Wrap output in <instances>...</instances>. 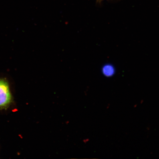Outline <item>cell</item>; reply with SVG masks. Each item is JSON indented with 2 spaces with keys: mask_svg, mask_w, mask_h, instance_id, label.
<instances>
[{
  "mask_svg": "<svg viewBox=\"0 0 159 159\" xmlns=\"http://www.w3.org/2000/svg\"><path fill=\"white\" fill-rule=\"evenodd\" d=\"M12 101L8 82L6 79H0V109L7 108Z\"/></svg>",
  "mask_w": 159,
  "mask_h": 159,
  "instance_id": "1",
  "label": "cell"
},
{
  "mask_svg": "<svg viewBox=\"0 0 159 159\" xmlns=\"http://www.w3.org/2000/svg\"><path fill=\"white\" fill-rule=\"evenodd\" d=\"M102 73L105 76L110 77L114 74V71L112 68H109V66H105L102 69Z\"/></svg>",
  "mask_w": 159,
  "mask_h": 159,
  "instance_id": "2",
  "label": "cell"
},
{
  "mask_svg": "<svg viewBox=\"0 0 159 159\" xmlns=\"http://www.w3.org/2000/svg\"><path fill=\"white\" fill-rule=\"evenodd\" d=\"M109 1V0H97L96 3L100 4L102 1Z\"/></svg>",
  "mask_w": 159,
  "mask_h": 159,
  "instance_id": "3",
  "label": "cell"
}]
</instances>
